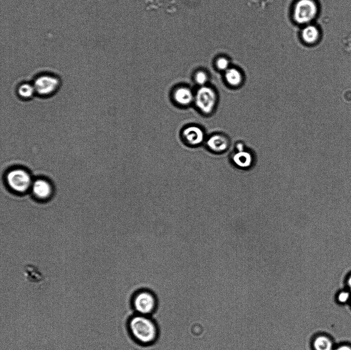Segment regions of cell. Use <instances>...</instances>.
Wrapping results in <instances>:
<instances>
[{
  "instance_id": "cell-18",
  "label": "cell",
  "mask_w": 351,
  "mask_h": 350,
  "mask_svg": "<svg viewBox=\"0 0 351 350\" xmlns=\"http://www.w3.org/2000/svg\"><path fill=\"white\" fill-rule=\"evenodd\" d=\"M215 65L217 70L225 72L230 68V62L226 57H219L216 60Z\"/></svg>"
},
{
  "instance_id": "cell-13",
  "label": "cell",
  "mask_w": 351,
  "mask_h": 350,
  "mask_svg": "<svg viewBox=\"0 0 351 350\" xmlns=\"http://www.w3.org/2000/svg\"><path fill=\"white\" fill-rule=\"evenodd\" d=\"M301 37L306 44H313L319 39V31L316 26L309 24L302 30Z\"/></svg>"
},
{
  "instance_id": "cell-9",
  "label": "cell",
  "mask_w": 351,
  "mask_h": 350,
  "mask_svg": "<svg viewBox=\"0 0 351 350\" xmlns=\"http://www.w3.org/2000/svg\"><path fill=\"white\" fill-rule=\"evenodd\" d=\"M230 140L225 134L214 133L207 137L205 142L207 148L214 153H222L227 151L230 146Z\"/></svg>"
},
{
  "instance_id": "cell-17",
  "label": "cell",
  "mask_w": 351,
  "mask_h": 350,
  "mask_svg": "<svg viewBox=\"0 0 351 350\" xmlns=\"http://www.w3.org/2000/svg\"><path fill=\"white\" fill-rule=\"evenodd\" d=\"M337 301L340 304H345L351 301V293L348 289L339 291L336 296Z\"/></svg>"
},
{
  "instance_id": "cell-2",
  "label": "cell",
  "mask_w": 351,
  "mask_h": 350,
  "mask_svg": "<svg viewBox=\"0 0 351 350\" xmlns=\"http://www.w3.org/2000/svg\"><path fill=\"white\" fill-rule=\"evenodd\" d=\"M218 102V94L214 87L209 85L197 87L195 90L193 105L204 116L212 115Z\"/></svg>"
},
{
  "instance_id": "cell-11",
  "label": "cell",
  "mask_w": 351,
  "mask_h": 350,
  "mask_svg": "<svg viewBox=\"0 0 351 350\" xmlns=\"http://www.w3.org/2000/svg\"><path fill=\"white\" fill-rule=\"evenodd\" d=\"M224 72V80L228 86L232 88H238L242 85L244 82V76L239 69L230 67Z\"/></svg>"
},
{
  "instance_id": "cell-8",
  "label": "cell",
  "mask_w": 351,
  "mask_h": 350,
  "mask_svg": "<svg viewBox=\"0 0 351 350\" xmlns=\"http://www.w3.org/2000/svg\"><path fill=\"white\" fill-rule=\"evenodd\" d=\"M60 85V81L56 77L43 75L35 79L33 86L35 92L41 95H48L55 92Z\"/></svg>"
},
{
  "instance_id": "cell-3",
  "label": "cell",
  "mask_w": 351,
  "mask_h": 350,
  "mask_svg": "<svg viewBox=\"0 0 351 350\" xmlns=\"http://www.w3.org/2000/svg\"><path fill=\"white\" fill-rule=\"evenodd\" d=\"M131 304L136 314L148 316L155 312L158 304L155 295L146 288L139 289L134 293Z\"/></svg>"
},
{
  "instance_id": "cell-21",
  "label": "cell",
  "mask_w": 351,
  "mask_h": 350,
  "mask_svg": "<svg viewBox=\"0 0 351 350\" xmlns=\"http://www.w3.org/2000/svg\"><path fill=\"white\" fill-rule=\"evenodd\" d=\"M346 285L348 289L351 293V274L348 276L346 280Z\"/></svg>"
},
{
  "instance_id": "cell-15",
  "label": "cell",
  "mask_w": 351,
  "mask_h": 350,
  "mask_svg": "<svg viewBox=\"0 0 351 350\" xmlns=\"http://www.w3.org/2000/svg\"><path fill=\"white\" fill-rule=\"evenodd\" d=\"M210 76L204 69H198L193 74V81L197 87L209 85Z\"/></svg>"
},
{
  "instance_id": "cell-4",
  "label": "cell",
  "mask_w": 351,
  "mask_h": 350,
  "mask_svg": "<svg viewBox=\"0 0 351 350\" xmlns=\"http://www.w3.org/2000/svg\"><path fill=\"white\" fill-rule=\"evenodd\" d=\"M318 7L313 0H298L294 5L293 17L299 24H309L317 16Z\"/></svg>"
},
{
  "instance_id": "cell-6",
  "label": "cell",
  "mask_w": 351,
  "mask_h": 350,
  "mask_svg": "<svg viewBox=\"0 0 351 350\" xmlns=\"http://www.w3.org/2000/svg\"><path fill=\"white\" fill-rule=\"evenodd\" d=\"M182 141L188 146L196 147L205 143L207 139L204 129L197 124H189L180 131Z\"/></svg>"
},
{
  "instance_id": "cell-1",
  "label": "cell",
  "mask_w": 351,
  "mask_h": 350,
  "mask_svg": "<svg viewBox=\"0 0 351 350\" xmlns=\"http://www.w3.org/2000/svg\"><path fill=\"white\" fill-rule=\"evenodd\" d=\"M127 326L132 339L141 345H152L158 338V327L151 316L135 314L129 319Z\"/></svg>"
},
{
  "instance_id": "cell-14",
  "label": "cell",
  "mask_w": 351,
  "mask_h": 350,
  "mask_svg": "<svg viewBox=\"0 0 351 350\" xmlns=\"http://www.w3.org/2000/svg\"><path fill=\"white\" fill-rule=\"evenodd\" d=\"M314 347L316 350H334L335 348L332 340L325 335L320 336L315 339Z\"/></svg>"
},
{
  "instance_id": "cell-7",
  "label": "cell",
  "mask_w": 351,
  "mask_h": 350,
  "mask_svg": "<svg viewBox=\"0 0 351 350\" xmlns=\"http://www.w3.org/2000/svg\"><path fill=\"white\" fill-rule=\"evenodd\" d=\"M170 96L174 105L185 108L193 105L195 90L187 85L179 84L172 89Z\"/></svg>"
},
{
  "instance_id": "cell-16",
  "label": "cell",
  "mask_w": 351,
  "mask_h": 350,
  "mask_svg": "<svg viewBox=\"0 0 351 350\" xmlns=\"http://www.w3.org/2000/svg\"><path fill=\"white\" fill-rule=\"evenodd\" d=\"M17 92L22 98L29 99L33 95L35 90L33 85L26 83L19 86Z\"/></svg>"
},
{
  "instance_id": "cell-12",
  "label": "cell",
  "mask_w": 351,
  "mask_h": 350,
  "mask_svg": "<svg viewBox=\"0 0 351 350\" xmlns=\"http://www.w3.org/2000/svg\"><path fill=\"white\" fill-rule=\"evenodd\" d=\"M32 190L34 195L40 199L49 198L52 193V187L47 181L38 179L32 184Z\"/></svg>"
},
{
  "instance_id": "cell-10",
  "label": "cell",
  "mask_w": 351,
  "mask_h": 350,
  "mask_svg": "<svg viewBox=\"0 0 351 350\" xmlns=\"http://www.w3.org/2000/svg\"><path fill=\"white\" fill-rule=\"evenodd\" d=\"M232 161L238 168L247 169L250 168L254 163V157L251 152L247 150L236 151L232 155Z\"/></svg>"
},
{
  "instance_id": "cell-20",
  "label": "cell",
  "mask_w": 351,
  "mask_h": 350,
  "mask_svg": "<svg viewBox=\"0 0 351 350\" xmlns=\"http://www.w3.org/2000/svg\"><path fill=\"white\" fill-rule=\"evenodd\" d=\"M235 149L236 150V151H244L245 149V145L244 143L242 142H238L236 143L235 144Z\"/></svg>"
},
{
  "instance_id": "cell-19",
  "label": "cell",
  "mask_w": 351,
  "mask_h": 350,
  "mask_svg": "<svg viewBox=\"0 0 351 350\" xmlns=\"http://www.w3.org/2000/svg\"><path fill=\"white\" fill-rule=\"evenodd\" d=\"M334 350H351V346L346 344H343L335 347Z\"/></svg>"
},
{
  "instance_id": "cell-5",
  "label": "cell",
  "mask_w": 351,
  "mask_h": 350,
  "mask_svg": "<svg viewBox=\"0 0 351 350\" xmlns=\"http://www.w3.org/2000/svg\"><path fill=\"white\" fill-rule=\"evenodd\" d=\"M6 180L9 187L19 193L26 192L32 184L28 172L19 168L10 171L7 174Z\"/></svg>"
}]
</instances>
